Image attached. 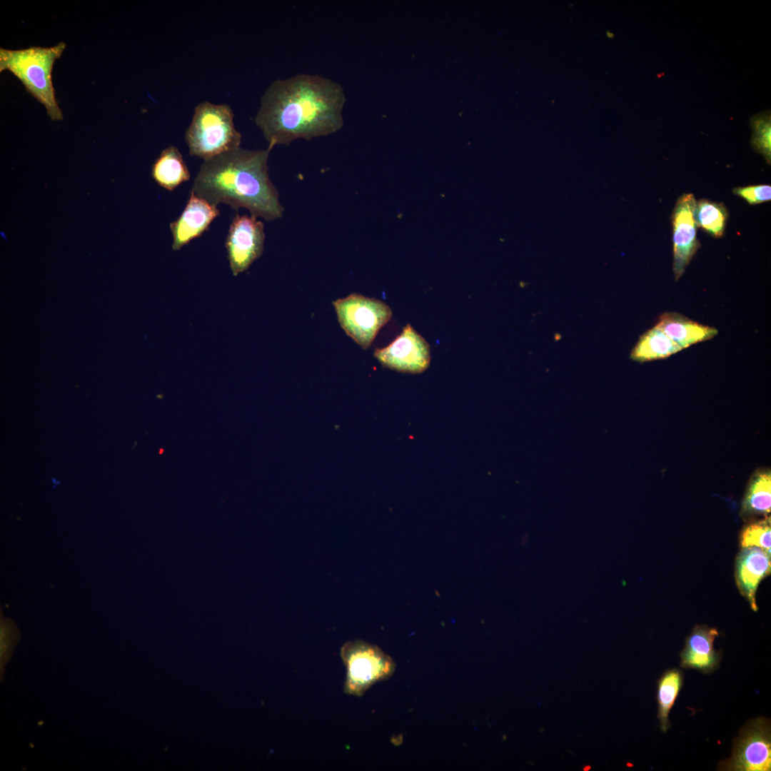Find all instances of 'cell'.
Masks as SVG:
<instances>
[{"label":"cell","mask_w":771,"mask_h":771,"mask_svg":"<svg viewBox=\"0 0 771 771\" xmlns=\"http://www.w3.org/2000/svg\"><path fill=\"white\" fill-rule=\"evenodd\" d=\"M344 90L318 75L301 74L273 81L261 99L255 123L268 146L333 134L343 126Z\"/></svg>","instance_id":"obj_1"},{"label":"cell","mask_w":771,"mask_h":771,"mask_svg":"<svg viewBox=\"0 0 771 771\" xmlns=\"http://www.w3.org/2000/svg\"><path fill=\"white\" fill-rule=\"evenodd\" d=\"M273 148L241 147L203 161L191 191L212 204L243 208L266 221L280 218L284 208L269 177L268 160Z\"/></svg>","instance_id":"obj_2"},{"label":"cell","mask_w":771,"mask_h":771,"mask_svg":"<svg viewBox=\"0 0 771 771\" xmlns=\"http://www.w3.org/2000/svg\"><path fill=\"white\" fill-rule=\"evenodd\" d=\"M66 48L60 42L51 47L31 46L19 50L0 49V71H9L24 86L26 90L42 104L51 120L63 119L62 111L55 96L52 84V69Z\"/></svg>","instance_id":"obj_3"},{"label":"cell","mask_w":771,"mask_h":771,"mask_svg":"<svg viewBox=\"0 0 771 771\" xmlns=\"http://www.w3.org/2000/svg\"><path fill=\"white\" fill-rule=\"evenodd\" d=\"M185 139L190 154L206 161L239 148L241 134L228 105L203 101L195 107Z\"/></svg>","instance_id":"obj_4"},{"label":"cell","mask_w":771,"mask_h":771,"mask_svg":"<svg viewBox=\"0 0 771 771\" xmlns=\"http://www.w3.org/2000/svg\"><path fill=\"white\" fill-rule=\"evenodd\" d=\"M332 304L341 327L363 349L370 347L392 316L390 308L383 301L356 293Z\"/></svg>","instance_id":"obj_5"},{"label":"cell","mask_w":771,"mask_h":771,"mask_svg":"<svg viewBox=\"0 0 771 771\" xmlns=\"http://www.w3.org/2000/svg\"><path fill=\"white\" fill-rule=\"evenodd\" d=\"M346 667V694L361 696L373 684L390 677L395 670L392 658L377 646L361 640L348 641L341 649Z\"/></svg>","instance_id":"obj_6"},{"label":"cell","mask_w":771,"mask_h":771,"mask_svg":"<svg viewBox=\"0 0 771 771\" xmlns=\"http://www.w3.org/2000/svg\"><path fill=\"white\" fill-rule=\"evenodd\" d=\"M771 770L770 720L759 717L748 720L733 740L731 755L718 764L717 770L770 771Z\"/></svg>","instance_id":"obj_7"},{"label":"cell","mask_w":771,"mask_h":771,"mask_svg":"<svg viewBox=\"0 0 771 771\" xmlns=\"http://www.w3.org/2000/svg\"><path fill=\"white\" fill-rule=\"evenodd\" d=\"M265 243L263 223L256 217L237 214L226 239L229 266L234 276L246 271L263 253Z\"/></svg>","instance_id":"obj_8"},{"label":"cell","mask_w":771,"mask_h":771,"mask_svg":"<svg viewBox=\"0 0 771 771\" xmlns=\"http://www.w3.org/2000/svg\"><path fill=\"white\" fill-rule=\"evenodd\" d=\"M374 356L389 368L418 373L428 368L430 348L425 338L410 324H407L388 346L376 349Z\"/></svg>","instance_id":"obj_9"},{"label":"cell","mask_w":771,"mask_h":771,"mask_svg":"<svg viewBox=\"0 0 771 771\" xmlns=\"http://www.w3.org/2000/svg\"><path fill=\"white\" fill-rule=\"evenodd\" d=\"M696 201L692 193H685L677 201L672 214L673 231L672 270L677 281L700 246L697 238Z\"/></svg>","instance_id":"obj_10"},{"label":"cell","mask_w":771,"mask_h":771,"mask_svg":"<svg viewBox=\"0 0 771 771\" xmlns=\"http://www.w3.org/2000/svg\"><path fill=\"white\" fill-rule=\"evenodd\" d=\"M219 214L217 206L191 191L181 216L170 223L173 250L178 251L191 240L199 237Z\"/></svg>","instance_id":"obj_11"},{"label":"cell","mask_w":771,"mask_h":771,"mask_svg":"<svg viewBox=\"0 0 771 771\" xmlns=\"http://www.w3.org/2000/svg\"><path fill=\"white\" fill-rule=\"evenodd\" d=\"M719 635L715 628L696 625L685 640L680 653V665L684 669H694L710 674L720 667V652L715 650L714 641Z\"/></svg>","instance_id":"obj_12"},{"label":"cell","mask_w":771,"mask_h":771,"mask_svg":"<svg viewBox=\"0 0 771 771\" xmlns=\"http://www.w3.org/2000/svg\"><path fill=\"white\" fill-rule=\"evenodd\" d=\"M770 554L757 547L742 548L735 562V579L740 593L757 610L755 594L760 581L770 573Z\"/></svg>","instance_id":"obj_13"},{"label":"cell","mask_w":771,"mask_h":771,"mask_svg":"<svg viewBox=\"0 0 771 771\" xmlns=\"http://www.w3.org/2000/svg\"><path fill=\"white\" fill-rule=\"evenodd\" d=\"M656 326L682 349L708 341L717 334L715 328L697 323L675 312L662 313Z\"/></svg>","instance_id":"obj_14"},{"label":"cell","mask_w":771,"mask_h":771,"mask_svg":"<svg viewBox=\"0 0 771 771\" xmlns=\"http://www.w3.org/2000/svg\"><path fill=\"white\" fill-rule=\"evenodd\" d=\"M151 174L159 186L168 191L175 189L191 177L182 154L173 146L161 151L153 164Z\"/></svg>","instance_id":"obj_15"},{"label":"cell","mask_w":771,"mask_h":771,"mask_svg":"<svg viewBox=\"0 0 771 771\" xmlns=\"http://www.w3.org/2000/svg\"><path fill=\"white\" fill-rule=\"evenodd\" d=\"M681 350L680 346L655 325L640 337L630 358L635 361L646 362L667 358Z\"/></svg>","instance_id":"obj_16"},{"label":"cell","mask_w":771,"mask_h":771,"mask_svg":"<svg viewBox=\"0 0 771 771\" xmlns=\"http://www.w3.org/2000/svg\"><path fill=\"white\" fill-rule=\"evenodd\" d=\"M684 683L683 672L678 668L665 670L657 682V718L661 731L665 733L670 727L669 714Z\"/></svg>","instance_id":"obj_17"},{"label":"cell","mask_w":771,"mask_h":771,"mask_svg":"<svg viewBox=\"0 0 771 771\" xmlns=\"http://www.w3.org/2000/svg\"><path fill=\"white\" fill-rule=\"evenodd\" d=\"M770 472L759 471L753 475L749 483L742 504V515L745 517H767L770 512Z\"/></svg>","instance_id":"obj_18"},{"label":"cell","mask_w":771,"mask_h":771,"mask_svg":"<svg viewBox=\"0 0 771 771\" xmlns=\"http://www.w3.org/2000/svg\"><path fill=\"white\" fill-rule=\"evenodd\" d=\"M728 218V211L723 203L707 199L696 202L695 220L697 226L714 238L723 236Z\"/></svg>","instance_id":"obj_19"},{"label":"cell","mask_w":771,"mask_h":771,"mask_svg":"<svg viewBox=\"0 0 771 771\" xmlns=\"http://www.w3.org/2000/svg\"><path fill=\"white\" fill-rule=\"evenodd\" d=\"M770 113L762 112L754 116L751 119L752 148L760 153L766 161L770 163L771 159V124Z\"/></svg>","instance_id":"obj_20"},{"label":"cell","mask_w":771,"mask_h":771,"mask_svg":"<svg viewBox=\"0 0 771 771\" xmlns=\"http://www.w3.org/2000/svg\"><path fill=\"white\" fill-rule=\"evenodd\" d=\"M770 517L754 522L742 530L740 536L742 548L757 547L770 554Z\"/></svg>","instance_id":"obj_21"},{"label":"cell","mask_w":771,"mask_h":771,"mask_svg":"<svg viewBox=\"0 0 771 771\" xmlns=\"http://www.w3.org/2000/svg\"><path fill=\"white\" fill-rule=\"evenodd\" d=\"M732 192L750 205L759 204L771 199V186L767 184L737 187Z\"/></svg>","instance_id":"obj_22"}]
</instances>
